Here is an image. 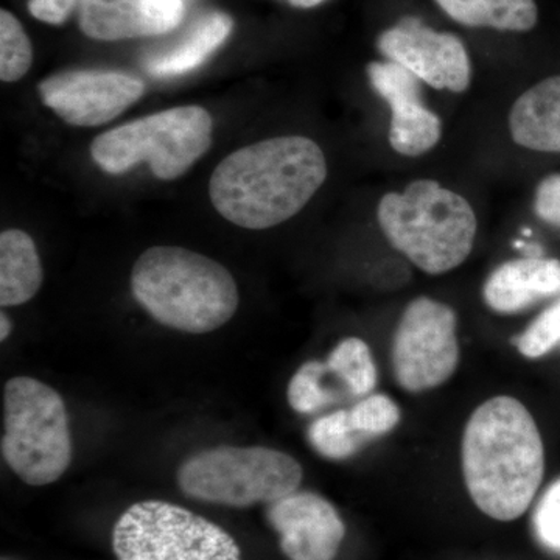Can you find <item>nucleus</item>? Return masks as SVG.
<instances>
[{"instance_id":"6e6552de","label":"nucleus","mask_w":560,"mask_h":560,"mask_svg":"<svg viewBox=\"0 0 560 560\" xmlns=\"http://www.w3.org/2000/svg\"><path fill=\"white\" fill-rule=\"evenodd\" d=\"M113 548L119 560H242L226 530L160 500L139 501L121 514Z\"/></svg>"},{"instance_id":"423d86ee","label":"nucleus","mask_w":560,"mask_h":560,"mask_svg":"<svg viewBox=\"0 0 560 560\" xmlns=\"http://www.w3.org/2000/svg\"><path fill=\"white\" fill-rule=\"evenodd\" d=\"M212 130V117L201 106L165 109L103 132L92 142V160L109 175L147 162L156 178L173 180L209 150Z\"/></svg>"},{"instance_id":"2eb2a0df","label":"nucleus","mask_w":560,"mask_h":560,"mask_svg":"<svg viewBox=\"0 0 560 560\" xmlns=\"http://www.w3.org/2000/svg\"><path fill=\"white\" fill-rule=\"evenodd\" d=\"M560 293V261L523 257L506 261L486 280L482 296L493 312L512 315Z\"/></svg>"},{"instance_id":"ddd939ff","label":"nucleus","mask_w":560,"mask_h":560,"mask_svg":"<svg viewBox=\"0 0 560 560\" xmlns=\"http://www.w3.org/2000/svg\"><path fill=\"white\" fill-rule=\"evenodd\" d=\"M372 88L390 108L389 143L404 156L418 158L440 142V117L420 98V80L394 61L371 62Z\"/></svg>"},{"instance_id":"5701e85b","label":"nucleus","mask_w":560,"mask_h":560,"mask_svg":"<svg viewBox=\"0 0 560 560\" xmlns=\"http://www.w3.org/2000/svg\"><path fill=\"white\" fill-rule=\"evenodd\" d=\"M33 50L20 21L2 10L0 13V79L5 83L20 81L31 69Z\"/></svg>"},{"instance_id":"4468645a","label":"nucleus","mask_w":560,"mask_h":560,"mask_svg":"<svg viewBox=\"0 0 560 560\" xmlns=\"http://www.w3.org/2000/svg\"><path fill=\"white\" fill-rule=\"evenodd\" d=\"M184 0H80V27L98 40L142 38L175 31Z\"/></svg>"},{"instance_id":"412c9836","label":"nucleus","mask_w":560,"mask_h":560,"mask_svg":"<svg viewBox=\"0 0 560 560\" xmlns=\"http://www.w3.org/2000/svg\"><path fill=\"white\" fill-rule=\"evenodd\" d=\"M329 368L326 361L312 360L302 364L289 385L290 407L300 415H313L342 399L340 390L327 385Z\"/></svg>"},{"instance_id":"b1692460","label":"nucleus","mask_w":560,"mask_h":560,"mask_svg":"<svg viewBox=\"0 0 560 560\" xmlns=\"http://www.w3.org/2000/svg\"><path fill=\"white\" fill-rule=\"evenodd\" d=\"M349 419L353 430L368 441L396 429L400 422V410L396 401L385 394H372L350 408Z\"/></svg>"},{"instance_id":"9b49d317","label":"nucleus","mask_w":560,"mask_h":560,"mask_svg":"<svg viewBox=\"0 0 560 560\" xmlns=\"http://www.w3.org/2000/svg\"><path fill=\"white\" fill-rule=\"evenodd\" d=\"M378 50L434 90L464 92L469 88L471 68L463 40L452 33L431 31L416 18L383 32Z\"/></svg>"},{"instance_id":"1a4fd4ad","label":"nucleus","mask_w":560,"mask_h":560,"mask_svg":"<svg viewBox=\"0 0 560 560\" xmlns=\"http://www.w3.org/2000/svg\"><path fill=\"white\" fill-rule=\"evenodd\" d=\"M458 319L447 304L418 298L408 304L393 341V370L408 393L444 385L459 363Z\"/></svg>"},{"instance_id":"7ed1b4c3","label":"nucleus","mask_w":560,"mask_h":560,"mask_svg":"<svg viewBox=\"0 0 560 560\" xmlns=\"http://www.w3.org/2000/svg\"><path fill=\"white\" fill-rule=\"evenodd\" d=\"M136 301L162 326L209 334L238 308L237 283L223 265L178 246H153L131 272Z\"/></svg>"},{"instance_id":"c85d7f7f","label":"nucleus","mask_w":560,"mask_h":560,"mask_svg":"<svg viewBox=\"0 0 560 560\" xmlns=\"http://www.w3.org/2000/svg\"><path fill=\"white\" fill-rule=\"evenodd\" d=\"M11 334V320L5 313L0 315V340L5 341Z\"/></svg>"},{"instance_id":"dca6fc26","label":"nucleus","mask_w":560,"mask_h":560,"mask_svg":"<svg viewBox=\"0 0 560 560\" xmlns=\"http://www.w3.org/2000/svg\"><path fill=\"white\" fill-rule=\"evenodd\" d=\"M510 130L525 149L560 153V75L540 81L517 98Z\"/></svg>"},{"instance_id":"a211bd4d","label":"nucleus","mask_w":560,"mask_h":560,"mask_svg":"<svg viewBox=\"0 0 560 560\" xmlns=\"http://www.w3.org/2000/svg\"><path fill=\"white\" fill-rule=\"evenodd\" d=\"M43 265L38 249L27 232L0 234V304L16 307L33 300L43 285Z\"/></svg>"},{"instance_id":"c756f323","label":"nucleus","mask_w":560,"mask_h":560,"mask_svg":"<svg viewBox=\"0 0 560 560\" xmlns=\"http://www.w3.org/2000/svg\"><path fill=\"white\" fill-rule=\"evenodd\" d=\"M293 7L298 9H313V7L319 5L324 0H287Z\"/></svg>"},{"instance_id":"39448f33","label":"nucleus","mask_w":560,"mask_h":560,"mask_svg":"<svg viewBox=\"0 0 560 560\" xmlns=\"http://www.w3.org/2000/svg\"><path fill=\"white\" fill-rule=\"evenodd\" d=\"M2 456L25 485L60 480L72 460L69 416L60 394L32 377L11 378L3 389Z\"/></svg>"},{"instance_id":"a878e982","label":"nucleus","mask_w":560,"mask_h":560,"mask_svg":"<svg viewBox=\"0 0 560 560\" xmlns=\"http://www.w3.org/2000/svg\"><path fill=\"white\" fill-rule=\"evenodd\" d=\"M537 539L548 550L560 552V480L544 493L533 517Z\"/></svg>"},{"instance_id":"aec40b11","label":"nucleus","mask_w":560,"mask_h":560,"mask_svg":"<svg viewBox=\"0 0 560 560\" xmlns=\"http://www.w3.org/2000/svg\"><path fill=\"white\" fill-rule=\"evenodd\" d=\"M330 374L342 383L349 396L364 397L377 385V366L370 346L360 338H346L326 361Z\"/></svg>"},{"instance_id":"6ab92c4d","label":"nucleus","mask_w":560,"mask_h":560,"mask_svg":"<svg viewBox=\"0 0 560 560\" xmlns=\"http://www.w3.org/2000/svg\"><path fill=\"white\" fill-rule=\"evenodd\" d=\"M452 20L467 27L528 32L537 24L534 0H436Z\"/></svg>"},{"instance_id":"f03ea898","label":"nucleus","mask_w":560,"mask_h":560,"mask_svg":"<svg viewBox=\"0 0 560 560\" xmlns=\"http://www.w3.org/2000/svg\"><path fill=\"white\" fill-rule=\"evenodd\" d=\"M545 474L540 431L528 408L492 397L470 416L463 436V475L478 510L512 522L533 503Z\"/></svg>"},{"instance_id":"9d476101","label":"nucleus","mask_w":560,"mask_h":560,"mask_svg":"<svg viewBox=\"0 0 560 560\" xmlns=\"http://www.w3.org/2000/svg\"><path fill=\"white\" fill-rule=\"evenodd\" d=\"M39 94L44 105L66 124L101 127L139 102L145 84L120 70H69L44 80Z\"/></svg>"},{"instance_id":"0eeeda50","label":"nucleus","mask_w":560,"mask_h":560,"mask_svg":"<svg viewBox=\"0 0 560 560\" xmlns=\"http://www.w3.org/2000/svg\"><path fill=\"white\" fill-rule=\"evenodd\" d=\"M304 477L301 464L268 447L210 448L180 466L178 485L189 499L223 506L271 504L296 492Z\"/></svg>"},{"instance_id":"f257e3e1","label":"nucleus","mask_w":560,"mask_h":560,"mask_svg":"<svg viewBox=\"0 0 560 560\" xmlns=\"http://www.w3.org/2000/svg\"><path fill=\"white\" fill-rule=\"evenodd\" d=\"M327 178L318 143L280 136L234 151L217 165L209 197L223 219L245 230H268L300 213Z\"/></svg>"},{"instance_id":"393cba45","label":"nucleus","mask_w":560,"mask_h":560,"mask_svg":"<svg viewBox=\"0 0 560 560\" xmlns=\"http://www.w3.org/2000/svg\"><path fill=\"white\" fill-rule=\"evenodd\" d=\"M514 342L526 359H540L550 353L560 342V301L534 319Z\"/></svg>"},{"instance_id":"bb28decb","label":"nucleus","mask_w":560,"mask_h":560,"mask_svg":"<svg viewBox=\"0 0 560 560\" xmlns=\"http://www.w3.org/2000/svg\"><path fill=\"white\" fill-rule=\"evenodd\" d=\"M534 208L539 219L560 228V175L548 176L537 187Z\"/></svg>"},{"instance_id":"cd10ccee","label":"nucleus","mask_w":560,"mask_h":560,"mask_svg":"<svg viewBox=\"0 0 560 560\" xmlns=\"http://www.w3.org/2000/svg\"><path fill=\"white\" fill-rule=\"evenodd\" d=\"M80 0H31L28 10L36 20L47 24H62Z\"/></svg>"},{"instance_id":"f3484780","label":"nucleus","mask_w":560,"mask_h":560,"mask_svg":"<svg viewBox=\"0 0 560 560\" xmlns=\"http://www.w3.org/2000/svg\"><path fill=\"white\" fill-rule=\"evenodd\" d=\"M231 31L232 20L226 14H205L191 25L178 44L147 58V72L158 79H172L189 73L219 49Z\"/></svg>"},{"instance_id":"20e7f679","label":"nucleus","mask_w":560,"mask_h":560,"mask_svg":"<svg viewBox=\"0 0 560 560\" xmlns=\"http://www.w3.org/2000/svg\"><path fill=\"white\" fill-rule=\"evenodd\" d=\"M377 215L390 245L429 275L459 267L477 237L469 202L436 180H415L404 194H386Z\"/></svg>"},{"instance_id":"4be33fe9","label":"nucleus","mask_w":560,"mask_h":560,"mask_svg":"<svg viewBox=\"0 0 560 560\" xmlns=\"http://www.w3.org/2000/svg\"><path fill=\"white\" fill-rule=\"evenodd\" d=\"M307 438L320 456L334 460L350 458L366 442L353 430L349 410L330 412L316 419L307 431Z\"/></svg>"},{"instance_id":"f8f14e48","label":"nucleus","mask_w":560,"mask_h":560,"mask_svg":"<svg viewBox=\"0 0 560 560\" xmlns=\"http://www.w3.org/2000/svg\"><path fill=\"white\" fill-rule=\"evenodd\" d=\"M267 518L290 560H334L345 540V522L334 504L307 490L268 504Z\"/></svg>"}]
</instances>
